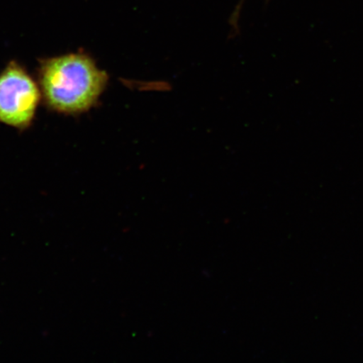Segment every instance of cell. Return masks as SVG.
<instances>
[{"instance_id": "cell-1", "label": "cell", "mask_w": 363, "mask_h": 363, "mask_svg": "<svg viewBox=\"0 0 363 363\" xmlns=\"http://www.w3.org/2000/svg\"><path fill=\"white\" fill-rule=\"evenodd\" d=\"M38 78L45 106L67 116L89 111L108 84L106 72L81 52L42 59Z\"/></svg>"}, {"instance_id": "cell-2", "label": "cell", "mask_w": 363, "mask_h": 363, "mask_svg": "<svg viewBox=\"0 0 363 363\" xmlns=\"http://www.w3.org/2000/svg\"><path fill=\"white\" fill-rule=\"evenodd\" d=\"M42 101L38 83L26 68L11 61L0 72V123L26 130Z\"/></svg>"}, {"instance_id": "cell-3", "label": "cell", "mask_w": 363, "mask_h": 363, "mask_svg": "<svg viewBox=\"0 0 363 363\" xmlns=\"http://www.w3.org/2000/svg\"><path fill=\"white\" fill-rule=\"evenodd\" d=\"M244 1H245V0H240V3H239V4H238V6L237 7V12H235L237 13H235V15L234 16L235 19V17H237L239 15V11L240 10V6H242V4H243Z\"/></svg>"}]
</instances>
